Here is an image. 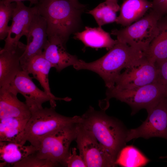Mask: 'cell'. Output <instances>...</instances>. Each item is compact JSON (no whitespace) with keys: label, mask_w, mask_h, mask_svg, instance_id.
I'll use <instances>...</instances> for the list:
<instances>
[{"label":"cell","mask_w":167,"mask_h":167,"mask_svg":"<svg viewBox=\"0 0 167 167\" xmlns=\"http://www.w3.org/2000/svg\"><path fill=\"white\" fill-rule=\"evenodd\" d=\"M36 5L46 20L48 40L66 45L70 35L80 28L85 9L76 7L68 0H39Z\"/></svg>","instance_id":"6da1fadb"},{"label":"cell","mask_w":167,"mask_h":167,"mask_svg":"<svg viewBox=\"0 0 167 167\" xmlns=\"http://www.w3.org/2000/svg\"><path fill=\"white\" fill-rule=\"evenodd\" d=\"M145 57V51L117 40L114 46L100 58L90 62L79 59L73 66L77 70H87L96 73L104 80L107 88H111L114 87L116 80L123 69Z\"/></svg>","instance_id":"7a4b0ae2"},{"label":"cell","mask_w":167,"mask_h":167,"mask_svg":"<svg viewBox=\"0 0 167 167\" xmlns=\"http://www.w3.org/2000/svg\"><path fill=\"white\" fill-rule=\"evenodd\" d=\"M90 106L81 116L79 125L92 134L116 161L126 146L128 130L118 119Z\"/></svg>","instance_id":"3957f363"},{"label":"cell","mask_w":167,"mask_h":167,"mask_svg":"<svg viewBox=\"0 0 167 167\" xmlns=\"http://www.w3.org/2000/svg\"><path fill=\"white\" fill-rule=\"evenodd\" d=\"M55 107L30 109L31 115L25 130L22 144L27 141L37 149L39 140L49 134L65 126L79 123L81 116L68 117L57 113Z\"/></svg>","instance_id":"277c9868"},{"label":"cell","mask_w":167,"mask_h":167,"mask_svg":"<svg viewBox=\"0 0 167 167\" xmlns=\"http://www.w3.org/2000/svg\"><path fill=\"white\" fill-rule=\"evenodd\" d=\"M106 98L104 100L109 106V100L115 98L128 104L132 109L131 114H135L140 110L147 111L163 98L167 97V92L163 84L159 80L137 88L128 89L107 88Z\"/></svg>","instance_id":"5b68a950"},{"label":"cell","mask_w":167,"mask_h":167,"mask_svg":"<svg viewBox=\"0 0 167 167\" xmlns=\"http://www.w3.org/2000/svg\"><path fill=\"white\" fill-rule=\"evenodd\" d=\"M79 123L65 126L44 136L39 141L36 154L57 166H62L69 152L70 145L76 139Z\"/></svg>","instance_id":"8992f818"},{"label":"cell","mask_w":167,"mask_h":167,"mask_svg":"<svg viewBox=\"0 0 167 167\" xmlns=\"http://www.w3.org/2000/svg\"><path fill=\"white\" fill-rule=\"evenodd\" d=\"M161 17L151 9L149 13L130 25L120 29H113L111 34L117 40L146 53L158 32V21Z\"/></svg>","instance_id":"52a82bcc"},{"label":"cell","mask_w":167,"mask_h":167,"mask_svg":"<svg viewBox=\"0 0 167 167\" xmlns=\"http://www.w3.org/2000/svg\"><path fill=\"white\" fill-rule=\"evenodd\" d=\"M148 117L138 127L128 130L126 143L139 138L148 139L154 137L167 140V97L147 110Z\"/></svg>","instance_id":"ba28073f"},{"label":"cell","mask_w":167,"mask_h":167,"mask_svg":"<svg viewBox=\"0 0 167 167\" xmlns=\"http://www.w3.org/2000/svg\"><path fill=\"white\" fill-rule=\"evenodd\" d=\"M79 155L88 167H111L116 161L94 136L79 125L76 138Z\"/></svg>","instance_id":"9c48e42d"},{"label":"cell","mask_w":167,"mask_h":167,"mask_svg":"<svg viewBox=\"0 0 167 167\" xmlns=\"http://www.w3.org/2000/svg\"><path fill=\"white\" fill-rule=\"evenodd\" d=\"M6 86L15 93L22 95L25 98V103L30 109L42 107V104L47 101L49 102L51 106L55 108V101H69L71 100L68 97L52 96L41 90L33 82L29 74L23 70L18 73L9 85Z\"/></svg>","instance_id":"30bf717a"},{"label":"cell","mask_w":167,"mask_h":167,"mask_svg":"<svg viewBox=\"0 0 167 167\" xmlns=\"http://www.w3.org/2000/svg\"><path fill=\"white\" fill-rule=\"evenodd\" d=\"M159 80L158 70L155 63L145 57L126 68L117 78L113 88L118 89H131Z\"/></svg>","instance_id":"8fae6325"},{"label":"cell","mask_w":167,"mask_h":167,"mask_svg":"<svg viewBox=\"0 0 167 167\" xmlns=\"http://www.w3.org/2000/svg\"><path fill=\"white\" fill-rule=\"evenodd\" d=\"M15 8L8 35L4 40V50H13L16 49L20 42L21 37L26 36L35 15L38 12V8L27 6L21 1L15 2Z\"/></svg>","instance_id":"7c38bea8"},{"label":"cell","mask_w":167,"mask_h":167,"mask_svg":"<svg viewBox=\"0 0 167 167\" xmlns=\"http://www.w3.org/2000/svg\"><path fill=\"white\" fill-rule=\"evenodd\" d=\"M25 36L27 44L20 58L21 66L33 57L42 54L48 41L46 20L38 12L34 16Z\"/></svg>","instance_id":"4fadbf2b"},{"label":"cell","mask_w":167,"mask_h":167,"mask_svg":"<svg viewBox=\"0 0 167 167\" xmlns=\"http://www.w3.org/2000/svg\"><path fill=\"white\" fill-rule=\"evenodd\" d=\"M26 45L20 42L13 50L0 51V88L9 85L18 73L22 70L20 60Z\"/></svg>","instance_id":"5bb4252c"},{"label":"cell","mask_w":167,"mask_h":167,"mask_svg":"<svg viewBox=\"0 0 167 167\" xmlns=\"http://www.w3.org/2000/svg\"><path fill=\"white\" fill-rule=\"evenodd\" d=\"M31 115L29 108L18 98L17 94L7 86L0 88V119L11 117L29 119Z\"/></svg>","instance_id":"9a60e30c"},{"label":"cell","mask_w":167,"mask_h":167,"mask_svg":"<svg viewBox=\"0 0 167 167\" xmlns=\"http://www.w3.org/2000/svg\"><path fill=\"white\" fill-rule=\"evenodd\" d=\"M42 54L58 72L68 66H73L79 61L76 55L67 52L66 45L56 41L48 40Z\"/></svg>","instance_id":"2e32d148"},{"label":"cell","mask_w":167,"mask_h":167,"mask_svg":"<svg viewBox=\"0 0 167 167\" xmlns=\"http://www.w3.org/2000/svg\"><path fill=\"white\" fill-rule=\"evenodd\" d=\"M73 38L82 41L85 47L95 49L105 48L109 50L116 44L117 40H114L109 33L99 27L91 28L87 26L81 32L74 34Z\"/></svg>","instance_id":"e0dca14e"},{"label":"cell","mask_w":167,"mask_h":167,"mask_svg":"<svg viewBox=\"0 0 167 167\" xmlns=\"http://www.w3.org/2000/svg\"><path fill=\"white\" fill-rule=\"evenodd\" d=\"M152 6L147 0H124L120 7V13L115 22L126 27L142 18Z\"/></svg>","instance_id":"ac0fdd59"},{"label":"cell","mask_w":167,"mask_h":167,"mask_svg":"<svg viewBox=\"0 0 167 167\" xmlns=\"http://www.w3.org/2000/svg\"><path fill=\"white\" fill-rule=\"evenodd\" d=\"M158 27V33L145 53L146 58L155 63L167 59V15L160 18Z\"/></svg>","instance_id":"d6986e66"},{"label":"cell","mask_w":167,"mask_h":167,"mask_svg":"<svg viewBox=\"0 0 167 167\" xmlns=\"http://www.w3.org/2000/svg\"><path fill=\"white\" fill-rule=\"evenodd\" d=\"M21 67L23 70L33 75L44 91L52 96H55L51 92L49 79V73L52 67L42 53L32 58Z\"/></svg>","instance_id":"ffe728a7"},{"label":"cell","mask_w":167,"mask_h":167,"mask_svg":"<svg viewBox=\"0 0 167 167\" xmlns=\"http://www.w3.org/2000/svg\"><path fill=\"white\" fill-rule=\"evenodd\" d=\"M36 148L30 144L25 146L21 144L8 141H0V167L14 164L29 155L35 153Z\"/></svg>","instance_id":"44dd1931"},{"label":"cell","mask_w":167,"mask_h":167,"mask_svg":"<svg viewBox=\"0 0 167 167\" xmlns=\"http://www.w3.org/2000/svg\"><path fill=\"white\" fill-rule=\"evenodd\" d=\"M29 119L18 117L0 119V141L23 144L25 130Z\"/></svg>","instance_id":"7402d4cb"},{"label":"cell","mask_w":167,"mask_h":167,"mask_svg":"<svg viewBox=\"0 0 167 167\" xmlns=\"http://www.w3.org/2000/svg\"><path fill=\"white\" fill-rule=\"evenodd\" d=\"M149 160L138 149L132 146L123 147L119 152L116 163L122 167H141L145 165Z\"/></svg>","instance_id":"603a6c76"},{"label":"cell","mask_w":167,"mask_h":167,"mask_svg":"<svg viewBox=\"0 0 167 167\" xmlns=\"http://www.w3.org/2000/svg\"><path fill=\"white\" fill-rule=\"evenodd\" d=\"M117 11L105 1L86 13L92 15L99 27L115 22Z\"/></svg>","instance_id":"cb8c5ba5"},{"label":"cell","mask_w":167,"mask_h":167,"mask_svg":"<svg viewBox=\"0 0 167 167\" xmlns=\"http://www.w3.org/2000/svg\"><path fill=\"white\" fill-rule=\"evenodd\" d=\"M16 2L5 3L2 0L0 1V39L5 40L8 35L10 29L8 26L12 19Z\"/></svg>","instance_id":"d4e9b609"},{"label":"cell","mask_w":167,"mask_h":167,"mask_svg":"<svg viewBox=\"0 0 167 167\" xmlns=\"http://www.w3.org/2000/svg\"><path fill=\"white\" fill-rule=\"evenodd\" d=\"M34 153L14 164L13 167H54L56 165L49 160L41 158Z\"/></svg>","instance_id":"484cf974"},{"label":"cell","mask_w":167,"mask_h":167,"mask_svg":"<svg viewBox=\"0 0 167 167\" xmlns=\"http://www.w3.org/2000/svg\"><path fill=\"white\" fill-rule=\"evenodd\" d=\"M62 166L67 167H86L81 156L77 154L76 149L73 148L65 159Z\"/></svg>","instance_id":"4316f807"},{"label":"cell","mask_w":167,"mask_h":167,"mask_svg":"<svg viewBox=\"0 0 167 167\" xmlns=\"http://www.w3.org/2000/svg\"><path fill=\"white\" fill-rule=\"evenodd\" d=\"M152 6L151 9L161 17L167 15V0H152Z\"/></svg>","instance_id":"83f0119b"},{"label":"cell","mask_w":167,"mask_h":167,"mask_svg":"<svg viewBox=\"0 0 167 167\" xmlns=\"http://www.w3.org/2000/svg\"><path fill=\"white\" fill-rule=\"evenodd\" d=\"M39 0H2V1L5 3L8 4L13 2H15L19 1H28L30 2V4L29 6H31L33 5H37L39 2Z\"/></svg>","instance_id":"f1b7e54d"},{"label":"cell","mask_w":167,"mask_h":167,"mask_svg":"<svg viewBox=\"0 0 167 167\" xmlns=\"http://www.w3.org/2000/svg\"><path fill=\"white\" fill-rule=\"evenodd\" d=\"M105 1L117 12L120 10V6L118 3V0H105Z\"/></svg>","instance_id":"f546056e"},{"label":"cell","mask_w":167,"mask_h":167,"mask_svg":"<svg viewBox=\"0 0 167 167\" xmlns=\"http://www.w3.org/2000/svg\"><path fill=\"white\" fill-rule=\"evenodd\" d=\"M71 2L75 6L79 8L85 9L86 6L80 3L78 0H68Z\"/></svg>","instance_id":"4dcf8cb0"},{"label":"cell","mask_w":167,"mask_h":167,"mask_svg":"<svg viewBox=\"0 0 167 167\" xmlns=\"http://www.w3.org/2000/svg\"><path fill=\"white\" fill-rule=\"evenodd\" d=\"M161 159H167V155L163 156H161L159 158Z\"/></svg>","instance_id":"1f68e13d"}]
</instances>
